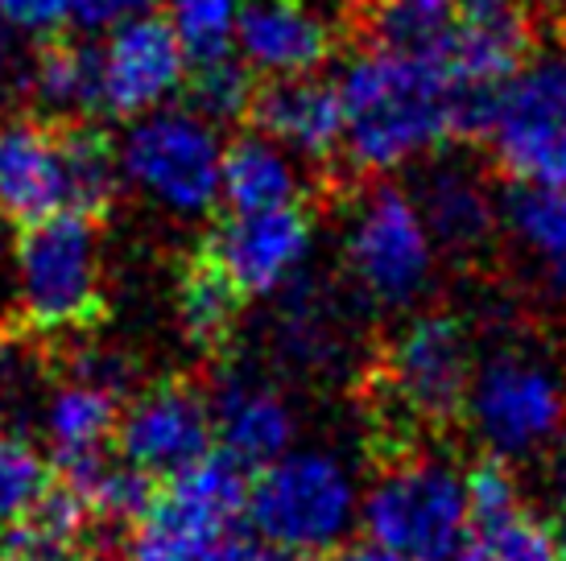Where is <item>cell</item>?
I'll use <instances>...</instances> for the list:
<instances>
[{"mask_svg": "<svg viewBox=\"0 0 566 561\" xmlns=\"http://www.w3.org/2000/svg\"><path fill=\"white\" fill-rule=\"evenodd\" d=\"M335 92L344 112L339 149L364 173H394L434 154L451 133H472L468 95L439 59L377 46L347 66Z\"/></svg>", "mask_w": 566, "mask_h": 561, "instance_id": "cell-1", "label": "cell"}, {"mask_svg": "<svg viewBox=\"0 0 566 561\" xmlns=\"http://www.w3.org/2000/svg\"><path fill=\"white\" fill-rule=\"evenodd\" d=\"M360 484L335 451H290L256 470L244 496V520L273 553H335L356 529Z\"/></svg>", "mask_w": 566, "mask_h": 561, "instance_id": "cell-2", "label": "cell"}, {"mask_svg": "<svg viewBox=\"0 0 566 561\" xmlns=\"http://www.w3.org/2000/svg\"><path fill=\"white\" fill-rule=\"evenodd\" d=\"M13 301L42 335L92 327L104 310V265L92 215L59 211L21 227L9 261Z\"/></svg>", "mask_w": 566, "mask_h": 561, "instance_id": "cell-3", "label": "cell"}, {"mask_svg": "<svg viewBox=\"0 0 566 561\" xmlns=\"http://www.w3.org/2000/svg\"><path fill=\"white\" fill-rule=\"evenodd\" d=\"M249 479L244 470L207 454L178 475H166L142 512L128 520L125 561H211L240 541Z\"/></svg>", "mask_w": 566, "mask_h": 561, "instance_id": "cell-4", "label": "cell"}, {"mask_svg": "<svg viewBox=\"0 0 566 561\" xmlns=\"http://www.w3.org/2000/svg\"><path fill=\"white\" fill-rule=\"evenodd\" d=\"M356 525L401 561H451L472 529L463 470L434 454L397 458L360 491Z\"/></svg>", "mask_w": 566, "mask_h": 561, "instance_id": "cell-5", "label": "cell"}, {"mask_svg": "<svg viewBox=\"0 0 566 561\" xmlns=\"http://www.w3.org/2000/svg\"><path fill=\"white\" fill-rule=\"evenodd\" d=\"M220 128L174 104L137 116L116 145L120 178L178 219H199L220 203Z\"/></svg>", "mask_w": 566, "mask_h": 561, "instance_id": "cell-6", "label": "cell"}, {"mask_svg": "<svg viewBox=\"0 0 566 561\" xmlns=\"http://www.w3.org/2000/svg\"><path fill=\"white\" fill-rule=\"evenodd\" d=\"M480 137L517 187H566V59H525L488 95Z\"/></svg>", "mask_w": 566, "mask_h": 561, "instance_id": "cell-7", "label": "cell"}, {"mask_svg": "<svg viewBox=\"0 0 566 561\" xmlns=\"http://www.w3.org/2000/svg\"><path fill=\"white\" fill-rule=\"evenodd\" d=\"M434 235L413 194L397 187L368 190L347 223V268L380 306H409L434 277Z\"/></svg>", "mask_w": 566, "mask_h": 561, "instance_id": "cell-8", "label": "cell"}, {"mask_svg": "<svg viewBox=\"0 0 566 561\" xmlns=\"http://www.w3.org/2000/svg\"><path fill=\"white\" fill-rule=\"evenodd\" d=\"M463 413L472 417V430L492 446V454H534L563 430L566 384L546 359L530 351H501L480 372H472Z\"/></svg>", "mask_w": 566, "mask_h": 561, "instance_id": "cell-9", "label": "cell"}, {"mask_svg": "<svg viewBox=\"0 0 566 561\" xmlns=\"http://www.w3.org/2000/svg\"><path fill=\"white\" fill-rule=\"evenodd\" d=\"M315 248V227L298 203L269 211H228L207 261L240 297H269L298 277Z\"/></svg>", "mask_w": 566, "mask_h": 561, "instance_id": "cell-10", "label": "cell"}, {"mask_svg": "<svg viewBox=\"0 0 566 561\" xmlns=\"http://www.w3.org/2000/svg\"><path fill=\"white\" fill-rule=\"evenodd\" d=\"M468 330L447 314H422L394 339L385 356V384L406 413L422 421H451L463 413L472 389Z\"/></svg>", "mask_w": 566, "mask_h": 561, "instance_id": "cell-11", "label": "cell"}, {"mask_svg": "<svg viewBox=\"0 0 566 561\" xmlns=\"http://www.w3.org/2000/svg\"><path fill=\"white\" fill-rule=\"evenodd\" d=\"M99 54V108L112 116L137 120L145 112L174 104V95L187 87L190 59L178 46L166 17H133L108 30Z\"/></svg>", "mask_w": 566, "mask_h": 561, "instance_id": "cell-12", "label": "cell"}, {"mask_svg": "<svg viewBox=\"0 0 566 561\" xmlns=\"http://www.w3.org/2000/svg\"><path fill=\"white\" fill-rule=\"evenodd\" d=\"M530 33L525 0H455V25L442 63L468 95L472 137H480L488 95L530 59Z\"/></svg>", "mask_w": 566, "mask_h": 561, "instance_id": "cell-13", "label": "cell"}, {"mask_svg": "<svg viewBox=\"0 0 566 561\" xmlns=\"http://www.w3.org/2000/svg\"><path fill=\"white\" fill-rule=\"evenodd\" d=\"M112 437L125 463L149 479H166L211 454V405L187 384H158L116 417Z\"/></svg>", "mask_w": 566, "mask_h": 561, "instance_id": "cell-14", "label": "cell"}, {"mask_svg": "<svg viewBox=\"0 0 566 561\" xmlns=\"http://www.w3.org/2000/svg\"><path fill=\"white\" fill-rule=\"evenodd\" d=\"M75 211L71 199V128L33 116L0 120V219H33Z\"/></svg>", "mask_w": 566, "mask_h": 561, "instance_id": "cell-15", "label": "cell"}, {"mask_svg": "<svg viewBox=\"0 0 566 561\" xmlns=\"http://www.w3.org/2000/svg\"><path fill=\"white\" fill-rule=\"evenodd\" d=\"M232 50L261 78L318 75L331 59V30L306 0H244Z\"/></svg>", "mask_w": 566, "mask_h": 561, "instance_id": "cell-16", "label": "cell"}, {"mask_svg": "<svg viewBox=\"0 0 566 561\" xmlns=\"http://www.w3.org/2000/svg\"><path fill=\"white\" fill-rule=\"evenodd\" d=\"M252 120L256 133L277 140L285 154L306 161H327L344 137V112L335 83L318 75L269 78L252 95Z\"/></svg>", "mask_w": 566, "mask_h": 561, "instance_id": "cell-17", "label": "cell"}, {"mask_svg": "<svg viewBox=\"0 0 566 561\" xmlns=\"http://www.w3.org/2000/svg\"><path fill=\"white\" fill-rule=\"evenodd\" d=\"M211 405V437L240 470H261L294 446V413L269 380L228 375Z\"/></svg>", "mask_w": 566, "mask_h": 561, "instance_id": "cell-18", "label": "cell"}, {"mask_svg": "<svg viewBox=\"0 0 566 561\" xmlns=\"http://www.w3.org/2000/svg\"><path fill=\"white\" fill-rule=\"evenodd\" d=\"M116 417H120V392L95 375L80 372L71 384L50 392L42 425H46V442L59 467L71 470L108 451Z\"/></svg>", "mask_w": 566, "mask_h": 561, "instance_id": "cell-19", "label": "cell"}, {"mask_svg": "<svg viewBox=\"0 0 566 561\" xmlns=\"http://www.w3.org/2000/svg\"><path fill=\"white\" fill-rule=\"evenodd\" d=\"M302 173L298 157L285 154L265 133H249L223 145L220 157V203L228 211H269L298 203Z\"/></svg>", "mask_w": 566, "mask_h": 561, "instance_id": "cell-20", "label": "cell"}, {"mask_svg": "<svg viewBox=\"0 0 566 561\" xmlns=\"http://www.w3.org/2000/svg\"><path fill=\"white\" fill-rule=\"evenodd\" d=\"M413 203L422 211L434 244L451 252H475L496 227V207L488 199L484 182L468 170H455V166H442L430 173Z\"/></svg>", "mask_w": 566, "mask_h": 561, "instance_id": "cell-21", "label": "cell"}, {"mask_svg": "<svg viewBox=\"0 0 566 561\" xmlns=\"http://www.w3.org/2000/svg\"><path fill=\"white\" fill-rule=\"evenodd\" d=\"M30 92L50 116H87L99 108V54L87 42L46 38L30 63Z\"/></svg>", "mask_w": 566, "mask_h": 561, "instance_id": "cell-22", "label": "cell"}, {"mask_svg": "<svg viewBox=\"0 0 566 561\" xmlns=\"http://www.w3.org/2000/svg\"><path fill=\"white\" fill-rule=\"evenodd\" d=\"M83 504L66 487L46 491V499L25 520H17L9 541L0 546V561H87L83 537H87Z\"/></svg>", "mask_w": 566, "mask_h": 561, "instance_id": "cell-23", "label": "cell"}, {"mask_svg": "<svg viewBox=\"0 0 566 561\" xmlns=\"http://www.w3.org/2000/svg\"><path fill=\"white\" fill-rule=\"evenodd\" d=\"M63 487L80 499L83 512L92 520H104V525H128L154 496V479L133 463H125L120 454L108 458V451L80 463V467L63 470Z\"/></svg>", "mask_w": 566, "mask_h": 561, "instance_id": "cell-24", "label": "cell"}, {"mask_svg": "<svg viewBox=\"0 0 566 561\" xmlns=\"http://www.w3.org/2000/svg\"><path fill=\"white\" fill-rule=\"evenodd\" d=\"M509 232L546 280L566 289V187H521L509 203Z\"/></svg>", "mask_w": 566, "mask_h": 561, "instance_id": "cell-25", "label": "cell"}, {"mask_svg": "<svg viewBox=\"0 0 566 561\" xmlns=\"http://www.w3.org/2000/svg\"><path fill=\"white\" fill-rule=\"evenodd\" d=\"M455 25V0H380L373 9V33L380 50L409 59H447Z\"/></svg>", "mask_w": 566, "mask_h": 561, "instance_id": "cell-26", "label": "cell"}, {"mask_svg": "<svg viewBox=\"0 0 566 561\" xmlns=\"http://www.w3.org/2000/svg\"><path fill=\"white\" fill-rule=\"evenodd\" d=\"M451 561H558V549L551 525L517 508L496 520H475Z\"/></svg>", "mask_w": 566, "mask_h": 561, "instance_id": "cell-27", "label": "cell"}, {"mask_svg": "<svg viewBox=\"0 0 566 561\" xmlns=\"http://www.w3.org/2000/svg\"><path fill=\"white\" fill-rule=\"evenodd\" d=\"M244 0H166V25L174 30L178 46L190 63H207L232 54L237 21Z\"/></svg>", "mask_w": 566, "mask_h": 561, "instance_id": "cell-28", "label": "cell"}, {"mask_svg": "<svg viewBox=\"0 0 566 561\" xmlns=\"http://www.w3.org/2000/svg\"><path fill=\"white\" fill-rule=\"evenodd\" d=\"M50 467L42 451L25 434L0 425V529H13L17 520L46 499Z\"/></svg>", "mask_w": 566, "mask_h": 561, "instance_id": "cell-29", "label": "cell"}, {"mask_svg": "<svg viewBox=\"0 0 566 561\" xmlns=\"http://www.w3.org/2000/svg\"><path fill=\"white\" fill-rule=\"evenodd\" d=\"M187 87L190 108L199 112L203 120H211V125L244 116L252 108V95H256L252 71L237 59V50L220 54V59H207V63H190Z\"/></svg>", "mask_w": 566, "mask_h": 561, "instance_id": "cell-30", "label": "cell"}, {"mask_svg": "<svg viewBox=\"0 0 566 561\" xmlns=\"http://www.w3.org/2000/svg\"><path fill=\"white\" fill-rule=\"evenodd\" d=\"M240 310V294L228 285V280L216 273L211 265L195 268L190 280L182 285V301H178V314H182V327L199 347H216L232 330Z\"/></svg>", "mask_w": 566, "mask_h": 561, "instance_id": "cell-31", "label": "cell"}, {"mask_svg": "<svg viewBox=\"0 0 566 561\" xmlns=\"http://www.w3.org/2000/svg\"><path fill=\"white\" fill-rule=\"evenodd\" d=\"M463 491H468V512L475 520H496V516H509L521 508V487L517 475L509 470L501 454L496 458H484L480 467H472L463 475Z\"/></svg>", "mask_w": 566, "mask_h": 561, "instance_id": "cell-32", "label": "cell"}, {"mask_svg": "<svg viewBox=\"0 0 566 561\" xmlns=\"http://www.w3.org/2000/svg\"><path fill=\"white\" fill-rule=\"evenodd\" d=\"M80 0H0V17L13 33L30 38H54L66 25H75Z\"/></svg>", "mask_w": 566, "mask_h": 561, "instance_id": "cell-33", "label": "cell"}, {"mask_svg": "<svg viewBox=\"0 0 566 561\" xmlns=\"http://www.w3.org/2000/svg\"><path fill=\"white\" fill-rule=\"evenodd\" d=\"M158 0H80V13H75V25H87V30H116L133 17L154 13Z\"/></svg>", "mask_w": 566, "mask_h": 561, "instance_id": "cell-34", "label": "cell"}, {"mask_svg": "<svg viewBox=\"0 0 566 561\" xmlns=\"http://www.w3.org/2000/svg\"><path fill=\"white\" fill-rule=\"evenodd\" d=\"M211 561H311V558H294V553H273V558H261V553L240 537V541H232L220 558H211Z\"/></svg>", "mask_w": 566, "mask_h": 561, "instance_id": "cell-35", "label": "cell"}, {"mask_svg": "<svg viewBox=\"0 0 566 561\" xmlns=\"http://www.w3.org/2000/svg\"><path fill=\"white\" fill-rule=\"evenodd\" d=\"M331 561H401V558H394V553H385V549L364 541V546H347V549L339 546V553H335Z\"/></svg>", "mask_w": 566, "mask_h": 561, "instance_id": "cell-36", "label": "cell"}, {"mask_svg": "<svg viewBox=\"0 0 566 561\" xmlns=\"http://www.w3.org/2000/svg\"><path fill=\"white\" fill-rule=\"evenodd\" d=\"M9 66H13V30H9L4 17H0V78L9 75Z\"/></svg>", "mask_w": 566, "mask_h": 561, "instance_id": "cell-37", "label": "cell"}, {"mask_svg": "<svg viewBox=\"0 0 566 561\" xmlns=\"http://www.w3.org/2000/svg\"><path fill=\"white\" fill-rule=\"evenodd\" d=\"M551 537H554V549H558V561H566V504H563V512L554 516Z\"/></svg>", "mask_w": 566, "mask_h": 561, "instance_id": "cell-38", "label": "cell"}, {"mask_svg": "<svg viewBox=\"0 0 566 561\" xmlns=\"http://www.w3.org/2000/svg\"><path fill=\"white\" fill-rule=\"evenodd\" d=\"M347 4H356V9H368V13H373L380 0H347Z\"/></svg>", "mask_w": 566, "mask_h": 561, "instance_id": "cell-39", "label": "cell"}, {"mask_svg": "<svg viewBox=\"0 0 566 561\" xmlns=\"http://www.w3.org/2000/svg\"><path fill=\"white\" fill-rule=\"evenodd\" d=\"M563 59H566V25H563Z\"/></svg>", "mask_w": 566, "mask_h": 561, "instance_id": "cell-40", "label": "cell"}]
</instances>
